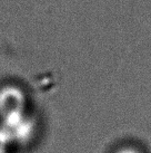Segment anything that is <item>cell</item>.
<instances>
[{
	"instance_id": "obj_2",
	"label": "cell",
	"mask_w": 151,
	"mask_h": 153,
	"mask_svg": "<svg viewBox=\"0 0 151 153\" xmlns=\"http://www.w3.org/2000/svg\"><path fill=\"white\" fill-rule=\"evenodd\" d=\"M27 111L26 94L17 86H6L0 89V119Z\"/></svg>"
},
{
	"instance_id": "obj_1",
	"label": "cell",
	"mask_w": 151,
	"mask_h": 153,
	"mask_svg": "<svg viewBox=\"0 0 151 153\" xmlns=\"http://www.w3.org/2000/svg\"><path fill=\"white\" fill-rule=\"evenodd\" d=\"M0 131L9 145L26 144L36 133V122L27 112H19L0 119Z\"/></svg>"
},
{
	"instance_id": "obj_4",
	"label": "cell",
	"mask_w": 151,
	"mask_h": 153,
	"mask_svg": "<svg viewBox=\"0 0 151 153\" xmlns=\"http://www.w3.org/2000/svg\"><path fill=\"white\" fill-rule=\"evenodd\" d=\"M116 153H141V152L138 151L137 149H133V148H122V149L118 150Z\"/></svg>"
},
{
	"instance_id": "obj_3",
	"label": "cell",
	"mask_w": 151,
	"mask_h": 153,
	"mask_svg": "<svg viewBox=\"0 0 151 153\" xmlns=\"http://www.w3.org/2000/svg\"><path fill=\"white\" fill-rule=\"evenodd\" d=\"M9 143L7 142V140L4 139V134L0 131V153H8L9 149Z\"/></svg>"
}]
</instances>
